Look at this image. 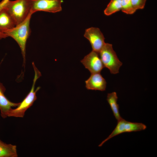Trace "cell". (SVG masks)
<instances>
[{
    "instance_id": "cell-12",
    "label": "cell",
    "mask_w": 157,
    "mask_h": 157,
    "mask_svg": "<svg viewBox=\"0 0 157 157\" xmlns=\"http://www.w3.org/2000/svg\"><path fill=\"white\" fill-rule=\"evenodd\" d=\"M118 99L117 93L115 92L108 94L107 100L108 103L113 115L117 121L122 118L119 113V106L117 103Z\"/></svg>"
},
{
    "instance_id": "cell-14",
    "label": "cell",
    "mask_w": 157,
    "mask_h": 157,
    "mask_svg": "<svg viewBox=\"0 0 157 157\" xmlns=\"http://www.w3.org/2000/svg\"><path fill=\"white\" fill-rule=\"evenodd\" d=\"M122 0H111L104 11L107 16L110 15L121 9Z\"/></svg>"
},
{
    "instance_id": "cell-1",
    "label": "cell",
    "mask_w": 157,
    "mask_h": 157,
    "mask_svg": "<svg viewBox=\"0 0 157 157\" xmlns=\"http://www.w3.org/2000/svg\"><path fill=\"white\" fill-rule=\"evenodd\" d=\"M32 15L30 12L22 22L3 32L8 37L13 39L18 44L21 50L24 63L25 60L26 43L31 33L30 24Z\"/></svg>"
},
{
    "instance_id": "cell-9",
    "label": "cell",
    "mask_w": 157,
    "mask_h": 157,
    "mask_svg": "<svg viewBox=\"0 0 157 157\" xmlns=\"http://www.w3.org/2000/svg\"><path fill=\"white\" fill-rule=\"evenodd\" d=\"M88 90L104 91L106 90V82L100 73L91 74L85 81Z\"/></svg>"
},
{
    "instance_id": "cell-10",
    "label": "cell",
    "mask_w": 157,
    "mask_h": 157,
    "mask_svg": "<svg viewBox=\"0 0 157 157\" xmlns=\"http://www.w3.org/2000/svg\"><path fill=\"white\" fill-rule=\"evenodd\" d=\"M6 90L3 84L0 82V110L1 116L3 118L8 117L12 107L17 106L20 103H15L10 101L4 95Z\"/></svg>"
},
{
    "instance_id": "cell-16",
    "label": "cell",
    "mask_w": 157,
    "mask_h": 157,
    "mask_svg": "<svg viewBox=\"0 0 157 157\" xmlns=\"http://www.w3.org/2000/svg\"><path fill=\"white\" fill-rule=\"evenodd\" d=\"M131 3L134 8L137 10L143 9L147 0H131Z\"/></svg>"
},
{
    "instance_id": "cell-5",
    "label": "cell",
    "mask_w": 157,
    "mask_h": 157,
    "mask_svg": "<svg viewBox=\"0 0 157 157\" xmlns=\"http://www.w3.org/2000/svg\"><path fill=\"white\" fill-rule=\"evenodd\" d=\"M146 128V125L143 123L129 122L122 118L117 121V125L114 130L107 138L101 142L99 146H101L108 140L119 134L142 131Z\"/></svg>"
},
{
    "instance_id": "cell-7",
    "label": "cell",
    "mask_w": 157,
    "mask_h": 157,
    "mask_svg": "<svg viewBox=\"0 0 157 157\" xmlns=\"http://www.w3.org/2000/svg\"><path fill=\"white\" fill-rule=\"evenodd\" d=\"M84 36L90 42L92 50L99 53L105 44V38L100 29L93 27L87 28Z\"/></svg>"
},
{
    "instance_id": "cell-19",
    "label": "cell",
    "mask_w": 157,
    "mask_h": 157,
    "mask_svg": "<svg viewBox=\"0 0 157 157\" xmlns=\"http://www.w3.org/2000/svg\"></svg>"
},
{
    "instance_id": "cell-18",
    "label": "cell",
    "mask_w": 157,
    "mask_h": 157,
    "mask_svg": "<svg viewBox=\"0 0 157 157\" xmlns=\"http://www.w3.org/2000/svg\"><path fill=\"white\" fill-rule=\"evenodd\" d=\"M8 37L4 33L0 32V39L5 38Z\"/></svg>"
},
{
    "instance_id": "cell-11",
    "label": "cell",
    "mask_w": 157,
    "mask_h": 157,
    "mask_svg": "<svg viewBox=\"0 0 157 157\" xmlns=\"http://www.w3.org/2000/svg\"><path fill=\"white\" fill-rule=\"evenodd\" d=\"M15 26L11 17L3 7L0 10V32L3 33Z\"/></svg>"
},
{
    "instance_id": "cell-4",
    "label": "cell",
    "mask_w": 157,
    "mask_h": 157,
    "mask_svg": "<svg viewBox=\"0 0 157 157\" xmlns=\"http://www.w3.org/2000/svg\"><path fill=\"white\" fill-rule=\"evenodd\" d=\"M99 54L104 67L107 68L112 74L119 73L122 64L113 50L112 44L105 43Z\"/></svg>"
},
{
    "instance_id": "cell-2",
    "label": "cell",
    "mask_w": 157,
    "mask_h": 157,
    "mask_svg": "<svg viewBox=\"0 0 157 157\" xmlns=\"http://www.w3.org/2000/svg\"><path fill=\"white\" fill-rule=\"evenodd\" d=\"M32 65L35 72V75L31 90L26 97L20 103L17 108L10 110L8 114V117H23L26 111L33 105L37 99L36 93L40 89V87H38L35 90V85L37 80L41 76V74L35 67L34 62L32 63Z\"/></svg>"
},
{
    "instance_id": "cell-15",
    "label": "cell",
    "mask_w": 157,
    "mask_h": 157,
    "mask_svg": "<svg viewBox=\"0 0 157 157\" xmlns=\"http://www.w3.org/2000/svg\"><path fill=\"white\" fill-rule=\"evenodd\" d=\"M121 10L127 14H132L136 10L133 6L131 0H122Z\"/></svg>"
},
{
    "instance_id": "cell-8",
    "label": "cell",
    "mask_w": 157,
    "mask_h": 157,
    "mask_svg": "<svg viewBox=\"0 0 157 157\" xmlns=\"http://www.w3.org/2000/svg\"><path fill=\"white\" fill-rule=\"evenodd\" d=\"M81 62L91 74L100 73L104 67L99 53L93 50Z\"/></svg>"
},
{
    "instance_id": "cell-3",
    "label": "cell",
    "mask_w": 157,
    "mask_h": 157,
    "mask_svg": "<svg viewBox=\"0 0 157 157\" xmlns=\"http://www.w3.org/2000/svg\"><path fill=\"white\" fill-rule=\"evenodd\" d=\"M31 0H8L4 8L9 14L15 25L24 21L30 13Z\"/></svg>"
},
{
    "instance_id": "cell-6",
    "label": "cell",
    "mask_w": 157,
    "mask_h": 157,
    "mask_svg": "<svg viewBox=\"0 0 157 157\" xmlns=\"http://www.w3.org/2000/svg\"><path fill=\"white\" fill-rule=\"evenodd\" d=\"M62 0H31L30 12L33 14L38 11L56 13L62 10Z\"/></svg>"
},
{
    "instance_id": "cell-17",
    "label": "cell",
    "mask_w": 157,
    "mask_h": 157,
    "mask_svg": "<svg viewBox=\"0 0 157 157\" xmlns=\"http://www.w3.org/2000/svg\"><path fill=\"white\" fill-rule=\"evenodd\" d=\"M8 0H3L0 3V10L4 7L5 4Z\"/></svg>"
},
{
    "instance_id": "cell-13",
    "label": "cell",
    "mask_w": 157,
    "mask_h": 157,
    "mask_svg": "<svg viewBox=\"0 0 157 157\" xmlns=\"http://www.w3.org/2000/svg\"><path fill=\"white\" fill-rule=\"evenodd\" d=\"M17 147L0 141V157H17Z\"/></svg>"
}]
</instances>
